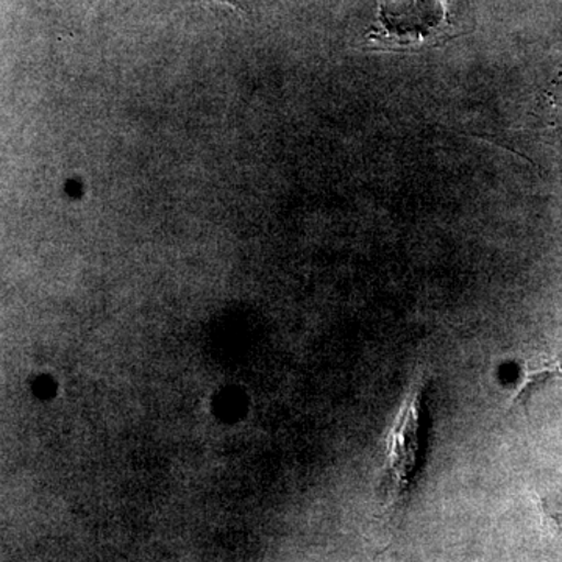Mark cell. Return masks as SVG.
Segmentation results:
<instances>
[{
	"label": "cell",
	"mask_w": 562,
	"mask_h": 562,
	"mask_svg": "<svg viewBox=\"0 0 562 562\" xmlns=\"http://www.w3.org/2000/svg\"><path fill=\"white\" fill-rule=\"evenodd\" d=\"M430 430L428 380L422 376L409 390L387 438L386 465L380 492L392 512L405 508L416 490L427 461Z\"/></svg>",
	"instance_id": "obj_1"
},
{
	"label": "cell",
	"mask_w": 562,
	"mask_h": 562,
	"mask_svg": "<svg viewBox=\"0 0 562 562\" xmlns=\"http://www.w3.org/2000/svg\"><path fill=\"white\" fill-rule=\"evenodd\" d=\"M217 2L225 3V5H231L235 10L241 9V0H217Z\"/></svg>",
	"instance_id": "obj_2"
}]
</instances>
